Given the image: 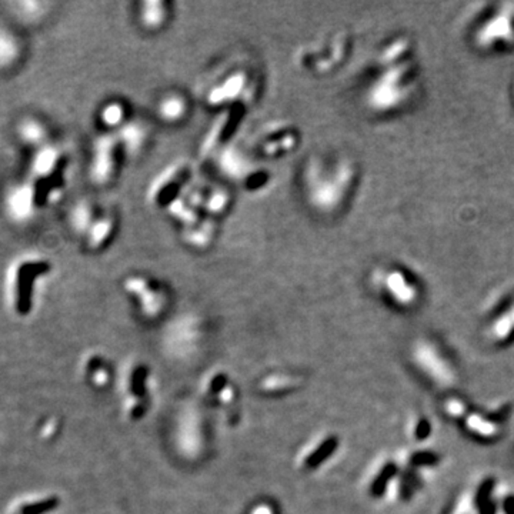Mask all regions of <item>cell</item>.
Masks as SVG:
<instances>
[{"label": "cell", "instance_id": "obj_1", "mask_svg": "<svg viewBox=\"0 0 514 514\" xmlns=\"http://www.w3.org/2000/svg\"><path fill=\"white\" fill-rule=\"evenodd\" d=\"M329 161L322 156L307 157L301 170L305 199L322 215L334 213L342 207L354 182V169L350 162L344 159Z\"/></svg>", "mask_w": 514, "mask_h": 514}, {"label": "cell", "instance_id": "obj_2", "mask_svg": "<svg viewBox=\"0 0 514 514\" xmlns=\"http://www.w3.org/2000/svg\"><path fill=\"white\" fill-rule=\"evenodd\" d=\"M121 154L120 141L115 133H106L97 139L93 148V156L91 162V179L99 185L106 186L119 172V163Z\"/></svg>", "mask_w": 514, "mask_h": 514}, {"label": "cell", "instance_id": "obj_3", "mask_svg": "<svg viewBox=\"0 0 514 514\" xmlns=\"http://www.w3.org/2000/svg\"><path fill=\"white\" fill-rule=\"evenodd\" d=\"M125 290L135 296L140 312L146 316H156L161 313L166 303V292L162 286L143 274L130 276L125 281Z\"/></svg>", "mask_w": 514, "mask_h": 514}, {"label": "cell", "instance_id": "obj_4", "mask_svg": "<svg viewBox=\"0 0 514 514\" xmlns=\"http://www.w3.org/2000/svg\"><path fill=\"white\" fill-rule=\"evenodd\" d=\"M375 283L387 296V299L396 306L410 307L417 300V290L413 281L406 277V273L400 270H382L376 273Z\"/></svg>", "mask_w": 514, "mask_h": 514}, {"label": "cell", "instance_id": "obj_5", "mask_svg": "<svg viewBox=\"0 0 514 514\" xmlns=\"http://www.w3.org/2000/svg\"><path fill=\"white\" fill-rule=\"evenodd\" d=\"M189 100L179 92H167L157 100L154 115L167 126L180 125L189 116Z\"/></svg>", "mask_w": 514, "mask_h": 514}, {"label": "cell", "instance_id": "obj_6", "mask_svg": "<svg viewBox=\"0 0 514 514\" xmlns=\"http://www.w3.org/2000/svg\"><path fill=\"white\" fill-rule=\"evenodd\" d=\"M115 135L120 141L123 153L128 156H139L149 145L150 129L143 121L130 120Z\"/></svg>", "mask_w": 514, "mask_h": 514}, {"label": "cell", "instance_id": "obj_7", "mask_svg": "<svg viewBox=\"0 0 514 514\" xmlns=\"http://www.w3.org/2000/svg\"><path fill=\"white\" fill-rule=\"evenodd\" d=\"M136 14L139 26L149 33L162 30L170 21L172 16L167 2H156V0L141 2Z\"/></svg>", "mask_w": 514, "mask_h": 514}, {"label": "cell", "instance_id": "obj_8", "mask_svg": "<svg viewBox=\"0 0 514 514\" xmlns=\"http://www.w3.org/2000/svg\"><path fill=\"white\" fill-rule=\"evenodd\" d=\"M49 270V264L45 261L26 263L21 266L17 272V310L26 313L30 309V294L34 279Z\"/></svg>", "mask_w": 514, "mask_h": 514}, {"label": "cell", "instance_id": "obj_9", "mask_svg": "<svg viewBox=\"0 0 514 514\" xmlns=\"http://www.w3.org/2000/svg\"><path fill=\"white\" fill-rule=\"evenodd\" d=\"M247 82H249V78H247L246 73L243 72H236L232 73L230 76L226 78L224 83L216 86L211 89V92L209 95V102L211 104H220L224 102H232L237 96H242L246 93V87Z\"/></svg>", "mask_w": 514, "mask_h": 514}, {"label": "cell", "instance_id": "obj_10", "mask_svg": "<svg viewBox=\"0 0 514 514\" xmlns=\"http://www.w3.org/2000/svg\"><path fill=\"white\" fill-rule=\"evenodd\" d=\"M116 218L112 215H103L92 223L91 229L87 230V243L92 249H102L108 243L112 242L113 236L116 235Z\"/></svg>", "mask_w": 514, "mask_h": 514}, {"label": "cell", "instance_id": "obj_11", "mask_svg": "<svg viewBox=\"0 0 514 514\" xmlns=\"http://www.w3.org/2000/svg\"><path fill=\"white\" fill-rule=\"evenodd\" d=\"M128 115H129V109L125 102L112 100L103 106L99 113V117H100V123L104 128L115 130L116 133L130 121Z\"/></svg>", "mask_w": 514, "mask_h": 514}, {"label": "cell", "instance_id": "obj_12", "mask_svg": "<svg viewBox=\"0 0 514 514\" xmlns=\"http://www.w3.org/2000/svg\"><path fill=\"white\" fill-rule=\"evenodd\" d=\"M65 159L60 162V165L56 167V170H53L49 176L42 177V179L38 180L36 187H34V205L42 207L53 190L59 189L63 185V170H65Z\"/></svg>", "mask_w": 514, "mask_h": 514}, {"label": "cell", "instance_id": "obj_13", "mask_svg": "<svg viewBox=\"0 0 514 514\" xmlns=\"http://www.w3.org/2000/svg\"><path fill=\"white\" fill-rule=\"evenodd\" d=\"M33 205H34V194L26 187H21L14 190L9 198V210H10V215L14 219H19V220L26 219L30 215Z\"/></svg>", "mask_w": 514, "mask_h": 514}, {"label": "cell", "instance_id": "obj_14", "mask_svg": "<svg viewBox=\"0 0 514 514\" xmlns=\"http://www.w3.org/2000/svg\"><path fill=\"white\" fill-rule=\"evenodd\" d=\"M489 334L493 342H506L514 334V313L500 314L498 320L489 326Z\"/></svg>", "mask_w": 514, "mask_h": 514}, {"label": "cell", "instance_id": "obj_15", "mask_svg": "<svg viewBox=\"0 0 514 514\" xmlns=\"http://www.w3.org/2000/svg\"><path fill=\"white\" fill-rule=\"evenodd\" d=\"M63 159H58V153L55 150H53L51 148H47L38 154L36 161H34L33 169L39 174H43L45 177V176H49L53 170H56V167L60 165Z\"/></svg>", "mask_w": 514, "mask_h": 514}, {"label": "cell", "instance_id": "obj_16", "mask_svg": "<svg viewBox=\"0 0 514 514\" xmlns=\"http://www.w3.org/2000/svg\"><path fill=\"white\" fill-rule=\"evenodd\" d=\"M95 213H93V209L91 207V205L87 203H79L73 213H72V223L75 226V229L78 230V232H84L87 233V230L91 229L92 223L95 222Z\"/></svg>", "mask_w": 514, "mask_h": 514}, {"label": "cell", "instance_id": "obj_17", "mask_svg": "<svg viewBox=\"0 0 514 514\" xmlns=\"http://www.w3.org/2000/svg\"><path fill=\"white\" fill-rule=\"evenodd\" d=\"M17 53L16 43L8 33L0 32V65L12 62Z\"/></svg>", "mask_w": 514, "mask_h": 514}, {"label": "cell", "instance_id": "obj_18", "mask_svg": "<svg viewBox=\"0 0 514 514\" xmlns=\"http://www.w3.org/2000/svg\"><path fill=\"white\" fill-rule=\"evenodd\" d=\"M22 139L29 141V143H39L43 139V129L36 121H26L21 129Z\"/></svg>", "mask_w": 514, "mask_h": 514}]
</instances>
